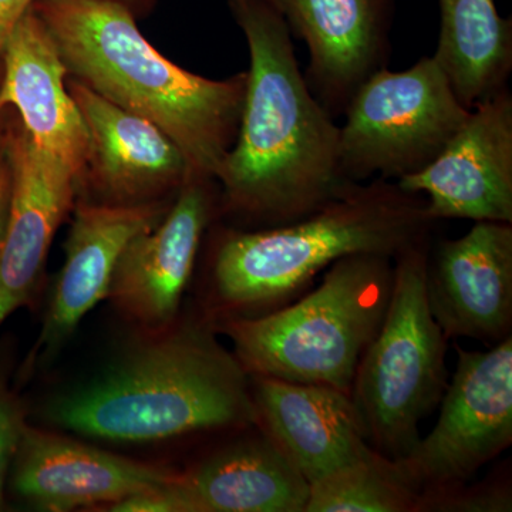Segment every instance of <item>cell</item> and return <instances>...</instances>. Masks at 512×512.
Wrapping results in <instances>:
<instances>
[{"mask_svg":"<svg viewBox=\"0 0 512 512\" xmlns=\"http://www.w3.org/2000/svg\"><path fill=\"white\" fill-rule=\"evenodd\" d=\"M457 365L436 426L399 461L420 495L467 484L512 443V336L485 352L456 345Z\"/></svg>","mask_w":512,"mask_h":512,"instance_id":"8","label":"cell"},{"mask_svg":"<svg viewBox=\"0 0 512 512\" xmlns=\"http://www.w3.org/2000/svg\"><path fill=\"white\" fill-rule=\"evenodd\" d=\"M67 90L89 138L80 200L109 205L173 201L197 174L180 147L150 120L121 109L72 77H67Z\"/></svg>","mask_w":512,"mask_h":512,"instance_id":"10","label":"cell"},{"mask_svg":"<svg viewBox=\"0 0 512 512\" xmlns=\"http://www.w3.org/2000/svg\"><path fill=\"white\" fill-rule=\"evenodd\" d=\"M470 111L433 56L402 72L384 67L357 89L343 114L340 173L350 183L419 173L440 156Z\"/></svg>","mask_w":512,"mask_h":512,"instance_id":"7","label":"cell"},{"mask_svg":"<svg viewBox=\"0 0 512 512\" xmlns=\"http://www.w3.org/2000/svg\"><path fill=\"white\" fill-rule=\"evenodd\" d=\"M109 2L123 6L134 18H141V16L148 15L154 9L158 0H109Z\"/></svg>","mask_w":512,"mask_h":512,"instance_id":"26","label":"cell"},{"mask_svg":"<svg viewBox=\"0 0 512 512\" xmlns=\"http://www.w3.org/2000/svg\"><path fill=\"white\" fill-rule=\"evenodd\" d=\"M430 311L447 340L493 346L512 336V224L480 221L429 254Z\"/></svg>","mask_w":512,"mask_h":512,"instance_id":"15","label":"cell"},{"mask_svg":"<svg viewBox=\"0 0 512 512\" xmlns=\"http://www.w3.org/2000/svg\"><path fill=\"white\" fill-rule=\"evenodd\" d=\"M293 37L305 42V79L333 119L372 74L387 67L393 0H269Z\"/></svg>","mask_w":512,"mask_h":512,"instance_id":"14","label":"cell"},{"mask_svg":"<svg viewBox=\"0 0 512 512\" xmlns=\"http://www.w3.org/2000/svg\"><path fill=\"white\" fill-rule=\"evenodd\" d=\"M35 0H0V55L10 30L32 8Z\"/></svg>","mask_w":512,"mask_h":512,"instance_id":"25","label":"cell"},{"mask_svg":"<svg viewBox=\"0 0 512 512\" xmlns=\"http://www.w3.org/2000/svg\"><path fill=\"white\" fill-rule=\"evenodd\" d=\"M10 194H12V164L6 141L5 116L0 113V248L8 222Z\"/></svg>","mask_w":512,"mask_h":512,"instance_id":"24","label":"cell"},{"mask_svg":"<svg viewBox=\"0 0 512 512\" xmlns=\"http://www.w3.org/2000/svg\"><path fill=\"white\" fill-rule=\"evenodd\" d=\"M0 76H2V64H0Z\"/></svg>","mask_w":512,"mask_h":512,"instance_id":"27","label":"cell"},{"mask_svg":"<svg viewBox=\"0 0 512 512\" xmlns=\"http://www.w3.org/2000/svg\"><path fill=\"white\" fill-rule=\"evenodd\" d=\"M396 183L426 198L431 221L512 224L510 90L477 104L433 163Z\"/></svg>","mask_w":512,"mask_h":512,"instance_id":"11","label":"cell"},{"mask_svg":"<svg viewBox=\"0 0 512 512\" xmlns=\"http://www.w3.org/2000/svg\"><path fill=\"white\" fill-rule=\"evenodd\" d=\"M5 131L12 194L0 248V326L35 298L57 229L79 197L73 171L36 146L19 119H5Z\"/></svg>","mask_w":512,"mask_h":512,"instance_id":"12","label":"cell"},{"mask_svg":"<svg viewBox=\"0 0 512 512\" xmlns=\"http://www.w3.org/2000/svg\"><path fill=\"white\" fill-rule=\"evenodd\" d=\"M32 10L69 77L156 124L194 173L215 180L237 140L247 72L225 80L188 72L158 53L137 18L109 0H35Z\"/></svg>","mask_w":512,"mask_h":512,"instance_id":"3","label":"cell"},{"mask_svg":"<svg viewBox=\"0 0 512 512\" xmlns=\"http://www.w3.org/2000/svg\"><path fill=\"white\" fill-rule=\"evenodd\" d=\"M430 237L394 258L392 295L382 328L363 353L350 399L363 437L392 460L412 453L420 423L446 392L447 342L427 299Z\"/></svg>","mask_w":512,"mask_h":512,"instance_id":"6","label":"cell"},{"mask_svg":"<svg viewBox=\"0 0 512 512\" xmlns=\"http://www.w3.org/2000/svg\"><path fill=\"white\" fill-rule=\"evenodd\" d=\"M220 215L217 181L192 174L154 227L119 256L107 299L147 333L170 328L190 284L202 239Z\"/></svg>","mask_w":512,"mask_h":512,"instance_id":"9","label":"cell"},{"mask_svg":"<svg viewBox=\"0 0 512 512\" xmlns=\"http://www.w3.org/2000/svg\"><path fill=\"white\" fill-rule=\"evenodd\" d=\"M440 33L434 60L467 109L508 89L512 20L495 0H439Z\"/></svg>","mask_w":512,"mask_h":512,"instance_id":"20","label":"cell"},{"mask_svg":"<svg viewBox=\"0 0 512 512\" xmlns=\"http://www.w3.org/2000/svg\"><path fill=\"white\" fill-rule=\"evenodd\" d=\"M394 259L345 256L295 301L252 318L211 320L248 375L326 384L350 394L363 353L382 328Z\"/></svg>","mask_w":512,"mask_h":512,"instance_id":"5","label":"cell"},{"mask_svg":"<svg viewBox=\"0 0 512 512\" xmlns=\"http://www.w3.org/2000/svg\"><path fill=\"white\" fill-rule=\"evenodd\" d=\"M249 377L259 429L309 484L372 453L349 393L326 384Z\"/></svg>","mask_w":512,"mask_h":512,"instance_id":"18","label":"cell"},{"mask_svg":"<svg viewBox=\"0 0 512 512\" xmlns=\"http://www.w3.org/2000/svg\"><path fill=\"white\" fill-rule=\"evenodd\" d=\"M247 39L249 70L237 140L215 181L232 228L301 220L342 194L339 126L313 96L293 36L269 0H227Z\"/></svg>","mask_w":512,"mask_h":512,"instance_id":"1","label":"cell"},{"mask_svg":"<svg viewBox=\"0 0 512 512\" xmlns=\"http://www.w3.org/2000/svg\"><path fill=\"white\" fill-rule=\"evenodd\" d=\"M426 198L396 181L352 183L301 220L262 229L221 228L212 244L210 320L252 318L288 305L345 256L386 255L430 237Z\"/></svg>","mask_w":512,"mask_h":512,"instance_id":"4","label":"cell"},{"mask_svg":"<svg viewBox=\"0 0 512 512\" xmlns=\"http://www.w3.org/2000/svg\"><path fill=\"white\" fill-rule=\"evenodd\" d=\"M0 64V113L15 110L36 146L59 157L79 187L89 138L55 40L32 8L10 30Z\"/></svg>","mask_w":512,"mask_h":512,"instance_id":"17","label":"cell"},{"mask_svg":"<svg viewBox=\"0 0 512 512\" xmlns=\"http://www.w3.org/2000/svg\"><path fill=\"white\" fill-rule=\"evenodd\" d=\"M178 474L28 426L10 467L8 487L37 511L106 510L131 495L173 483Z\"/></svg>","mask_w":512,"mask_h":512,"instance_id":"13","label":"cell"},{"mask_svg":"<svg viewBox=\"0 0 512 512\" xmlns=\"http://www.w3.org/2000/svg\"><path fill=\"white\" fill-rule=\"evenodd\" d=\"M419 503L399 461L373 450L309 484L305 512H419Z\"/></svg>","mask_w":512,"mask_h":512,"instance_id":"21","label":"cell"},{"mask_svg":"<svg viewBox=\"0 0 512 512\" xmlns=\"http://www.w3.org/2000/svg\"><path fill=\"white\" fill-rule=\"evenodd\" d=\"M511 507V485L494 480L431 495L421 501L419 512H505Z\"/></svg>","mask_w":512,"mask_h":512,"instance_id":"22","label":"cell"},{"mask_svg":"<svg viewBox=\"0 0 512 512\" xmlns=\"http://www.w3.org/2000/svg\"><path fill=\"white\" fill-rule=\"evenodd\" d=\"M28 426L25 404L9 386L5 367L0 366V511L5 508L10 467Z\"/></svg>","mask_w":512,"mask_h":512,"instance_id":"23","label":"cell"},{"mask_svg":"<svg viewBox=\"0 0 512 512\" xmlns=\"http://www.w3.org/2000/svg\"><path fill=\"white\" fill-rule=\"evenodd\" d=\"M184 512H305L309 483L268 436L255 433L180 473Z\"/></svg>","mask_w":512,"mask_h":512,"instance_id":"19","label":"cell"},{"mask_svg":"<svg viewBox=\"0 0 512 512\" xmlns=\"http://www.w3.org/2000/svg\"><path fill=\"white\" fill-rule=\"evenodd\" d=\"M171 202L109 205L77 198L63 268L29 356L30 365L49 362L72 338L84 316L107 298L124 247L140 232L154 227Z\"/></svg>","mask_w":512,"mask_h":512,"instance_id":"16","label":"cell"},{"mask_svg":"<svg viewBox=\"0 0 512 512\" xmlns=\"http://www.w3.org/2000/svg\"><path fill=\"white\" fill-rule=\"evenodd\" d=\"M148 335L53 397L43 412L47 423L116 444L258 426L251 377L207 316Z\"/></svg>","mask_w":512,"mask_h":512,"instance_id":"2","label":"cell"}]
</instances>
